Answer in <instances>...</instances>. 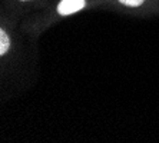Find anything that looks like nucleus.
<instances>
[{
    "label": "nucleus",
    "instance_id": "3",
    "mask_svg": "<svg viewBox=\"0 0 159 143\" xmlns=\"http://www.w3.org/2000/svg\"><path fill=\"white\" fill-rule=\"evenodd\" d=\"M119 2L125 6H129V7H136V6H141L143 3V0H119Z\"/></svg>",
    "mask_w": 159,
    "mask_h": 143
},
{
    "label": "nucleus",
    "instance_id": "1",
    "mask_svg": "<svg viewBox=\"0 0 159 143\" xmlns=\"http://www.w3.org/2000/svg\"><path fill=\"white\" fill-rule=\"evenodd\" d=\"M85 4H86L85 0H62L59 6H57V11L62 16H67L82 10L85 7Z\"/></svg>",
    "mask_w": 159,
    "mask_h": 143
},
{
    "label": "nucleus",
    "instance_id": "2",
    "mask_svg": "<svg viewBox=\"0 0 159 143\" xmlns=\"http://www.w3.org/2000/svg\"><path fill=\"white\" fill-rule=\"evenodd\" d=\"M9 46H10V40H9L7 34L4 33V30L0 32V55H4L7 51Z\"/></svg>",
    "mask_w": 159,
    "mask_h": 143
}]
</instances>
